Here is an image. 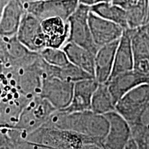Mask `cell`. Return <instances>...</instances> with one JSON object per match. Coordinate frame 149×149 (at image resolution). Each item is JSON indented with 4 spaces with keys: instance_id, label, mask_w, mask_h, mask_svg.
<instances>
[{
    "instance_id": "obj_1",
    "label": "cell",
    "mask_w": 149,
    "mask_h": 149,
    "mask_svg": "<svg viewBox=\"0 0 149 149\" xmlns=\"http://www.w3.org/2000/svg\"><path fill=\"white\" fill-rule=\"evenodd\" d=\"M42 126L70 130L104 141L109 128V122L104 115L89 110L68 113L55 111Z\"/></svg>"
},
{
    "instance_id": "obj_2",
    "label": "cell",
    "mask_w": 149,
    "mask_h": 149,
    "mask_svg": "<svg viewBox=\"0 0 149 149\" xmlns=\"http://www.w3.org/2000/svg\"><path fill=\"white\" fill-rule=\"evenodd\" d=\"M57 111L47 100L35 97L24 108L17 122L13 128L28 134L42 127L49 117Z\"/></svg>"
},
{
    "instance_id": "obj_3",
    "label": "cell",
    "mask_w": 149,
    "mask_h": 149,
    "mask_svg": "<svg viewBox=\"0 0 149 149\" xmlns=\"http://www.w3.org/2000/svg\"><path fill=\"white\" fill-rule=\"evenodd\" d=\"M91 6L79 3L77 8L68 19L69 36L67 42H72L88 50L95 55L99 48L95 44L88 24Z\"/></svg>"
},
{
    "instance_id": "obj_4",
    "label": "cell",
    "mask_w": 149,
    "mask_h": 149,
    "mask_svg": "<svg viewBox=\"0 0 149 149\" xmlns=\"http://www.w3.org/2000/svg\"><path fill=\"white\" fill-rule=\"evenodd\" d=\"M77 0H43L24 2L26 12L40 21L52 17H59L67 21L79 5Z\"/></svg>"
},
{
    "instance_id": "obj_5",
    "label": "cell",
    "mask_w": 149,
    "mask_h": 149,
    "mask_svg": "<svg viewBox=\"0 0 149 149\" xmlns=\"http://www.w3.org/2000/svg\"><path fill=\"white\" fill-rule=\"evenodd\" d=\"M149 102V84L132 89L115 104V111L132 124Z\"/></svg>"
},
{
    "instance_id": "obj_6",
    "label": "cell",
    "mask_w": 149,
    "mask_h": 149,
    "mask_svg": "<svg viewBox=\"0 0 149 149\" xmlns=\"http://www.w3.org/2000/svg\"><path fill=\"white\" fill-rule=\"evenodd\" d=\"M73 88L74 83L57 77H44L40 97L47 100L57 111H61L70 105Z\"/></svg>"
},
{
    "instance_id": "obj_7",
    "label": "cell",
    "mask_w": 149,
    "mask_h": 149,
    "mask_svg": "<svg viewBox=\"0 0 149 149\" xmlns=\"http://www.w3.org/2000/svg\"><path fill=\"white\" fill-rule=\"evenodd\" d=\"M17 38L30 51L40 53L46 47L41 21L26 12L17 33Z\"/></svg>"
},
{
    "instance_id": "obj_8",
    "label": "cell",
    "mask_w": 149,
    "mask_h": 149,
    "mask_svg": "<svg viewBox=\"0 0 149 149\" xmlns=\"http://www.w3.org/2000/svg\"><path fill=\"white\" fill-rule=\"evenodd\" d=\"M109 122V131L103 141L107 149H124L132 138V131L127 121L117 111L104 115Z\"/></svg>"
},
{
    "instance_id": "obj_9",
    "label": "cell",
    "mask_w": 149,
    "mask_h": 149,
    "mask_svg": "<svg viewBox=\"0 0 149 149\" xmlns=\"http://www.w3.org/2000/svg\"><path fill=\"white\" fill-rule=\"evenodd\" d=\"M88 24L95 44L98 48L119 40L124 29L115 22L106 19L90 11Z\"/></svg>"
},
{
    "instance_id": "obj_10",
    "label": "cell",
    "mask_w": 149,
    "mask_h": 149,
    "mask_svg": "<svg viewBox=\"0 0 149 149\" xmlns=\"http://www.w3.org/2000/svg\"><path fill=\"white\" fill-rule=\"evenodd\" d=\"M106 83L113 102L116 104L128 91L143 84H149V74L133 69L117 74Z\"/></svg>"
},
{
    "instance_id": "obj_11",
    "label": "cell",
    "mask_w": 149,
    "mask_h": 149,
    "mask_svg": "<svg viewBox=\"0 0 149 149\" xmlns=\"http://www.w3.org/2000/svg\"><path fill=\"white\" fill-rule=\"evenodd\" d=\"M41 24L45 37L46 47L61 48L65 45L69 36L68 21L59 17H52L42 20Z\"/></svg>"
},
{
    "instance_id": "obj_12",
    "label": "cell",
    "mask_w": 149,
    "mask_h": 149,
    "mask_svg": "<svg viewBox=\"0 0 149 149\" xmlns=\"http://www.w3.org/2000/svg\"><path fill=\"white\" fill-rule=\"evenodd\" d=\"M98 85L99 83L94 77L80 80L74 83L71 102L66 109L61 111L74 113L91 110L93 93Z\"/></svg>"
},
{
    "instance_id": "obj_13",
    "label": "cell",
    "mask_w": 149,
    "mask_h": 149,
    "mask_svg": "<svg viewBox=\"0 0 149 149\" xmlns=\"http://www.w3.org/2000/svg\"><path fill=\"white\" fill-rule=\"evenodd\" d=\"M5 61L3 64L13 66H23L31 64L36 61L40 53L30 51L24 46L17 36L3 38Z\"/></svg>"
},
{
    "instance_id": "obj_14",
    "label": "cell",
    "mask_w": 149,
    "mask_h": 149,
    "mask_svg": "<svg viewBox=\"0 0 149 149\" xmlns=\"http://www.w3.org/2000/svg\"><path fill=\"white\" fill-rule=\"evenodd\" d=\"M25 13L22 0H10L0 17V36L3 38L15 36Z\"/></svg>"
},
{
    "instance_id": "obj_15",
    "label": "cell",
    "mask_w": 149,
    "mask_h": 149,
    "mask_svg": "<svg viewBox=\"0 0 149 149\" xmlns=\"http://www.w3.org/2000/svg\"><path fill=\"white\" fill-rule=\"evenodd\" d=\"M119 40L101 46L95 53L94 78L99 84L107 82L111 77Z\"/></svg>"
},
{
    "instance_id": "obj_16",
    "label": "cell",
    "mask_w": 149,
    "mask_h": 149,
    "mask_svg": "<svg viewBox=\"0 0 149 149\" xmlns=\"http://www.w3.org/2000/svg\"><path fill=\"white\" fill-rule=\"evenodd\" d=\"M133 66L134 59L131 37L130 30L128 29L124 31L119 40L115 55L113 71L110 79L122 72L133 70Z\"/></svg>"
},
{
    "instance_id": "obj_17",
    "label": "cell",
    "mask_w": 149,
    "mask_h": 149,
    "mask_svg": "<svg viewBox=\"0 0 149 149\" xmlns=\"http://www.w3.org/2000/svg\"><path fill=\"white\" fill-rule=\"evenodd\" d=\"M129 30L133 52V69L149 74V43L141 28Z\"/></svg>"
},
{
    "instance_id": "obj_18",
    "label": "cell",
    "mask_w": 149,
    "mask_h": 149,
    "mask_svg": "<svg viewBox=\"0 0 149 149\" xmlns=\"http://www.w3.org/2000/svg\"><path fill=\"white\" fill-rule=\"evenodd\" d=\"M68 60L94 77L95 54L72 42H66L63 46Z\"/></svg>"
},
{
    "instance_id": "obj_19",
    "label": "cell",
    "mask_w": 149,
    "mask_h": 149,
    "mask_svg": "<svg viewBox=\"0 0 149 149\" xmlns=\"http://www.w3.org/2000/svg\"><path fill=\"white\" fill-rule=\"evenodd\" d=\"M91 11L97 15L115 22L128 29L127 11L111 2L96 3L91 6Z\"/></svg>"
},
{
    "instance_id": "obj_20",
    "label": "cell",
    "mask_w": 149,
    "mask_h": 149,
    "mask_svg": "<svg viewBox=\"0 0 149 149\" xmlns=\"http://www.w3.org/2000/svg\"><path fill=\"white\" fill-rule=\"evenodd\" d=\"M91 110L100 115H105L115 111V104L113 102L107 83L99 84L91 100Z\"/></svg>"
},
{
    "instance_id": "obj_21",
    "label": "cell",
    "mask_w": 149,
    "mask_h": 149,
    "mask_svg": "<svg viewBox=\"0 0 149 149\" xmlns=\"http://www.w3.org/2000/svg\"><path fill=\"white\" fill-rule=\"evenodd\" d=\"M149 0H140L135 8L127 11L128 29H139L148 23Z\"/></svg>"
},
{
    "instance_id": "obj_22",
    "label": "cell",
    "mask_w": 149,
    "mask_h": 149,
    "mask_svg": "<svg viewBox=\"0 0 149 149\" xmlns=\"http://www.w3.org/2000/svg\"><path fill=\"white\" fill-rule=\"evenodd\" d=\"M56 77L74 84L80 80L88 79L93 77L81 68L70 62L66 66L58 67Z\"/></svg>"
},
{
    "instance_id": "obj_23",
    "label": "cell",
    "mask_w": 149,
    "mask_h": 149,
    "mask_svg": "<svg viewBox=\"0 0 149 149\" xmlns=\"http://www.w3.org/2000/svg\"><path fill=\"white\" fill-rule=\"evenodd\" d=\"M134 139L149 136V102L133 124H130Z\"/></svg>"
},
{
    "instance_id": "obj_24",
    "label": "cell",
    "mask_w": 149,
    "mask_h": 149,
    "mask_svg": "<svg viewBox=\"0 0 149 149\" xmlns=\"http://www.w3.org/2000/svg\"><path fill=\"white\" fill-rule=\"evenodd\" d=\"M39 53L46 62L53 66L62 67L70 63L66 54L61 48L46 47Z\"/></svg>"
},
{
    "instance_id": "obj_25",
    "label": "cell",
    "mask_w": 149,
    "mask_h": 149,
    "mask_svg": "<svg viewBox=\"0 0 149 149\" xmlns=\"http://www.w3.org/2000/svg\"><path fill=\"white\" fill-rule=\"evenodd\" d=\"M140 0H111V3L119 6L121 8L128 11L138 4Z\"/></svg>"
},
{
    "instance_id": "obj_26",
    "label": "cell",
    "mask_w": 149,
    "mask_h": 149,
    "mask_svg": "<svg viewBox=\"0 0 149 149\" xmlns=\"http://www.w3.org/2000/svg\"><path fill=\"white\" fill-rule=\"evenodd\" d=\"M0 61L4 63L5 61V50H4V40L3 37L0 36Z\"/></svg>"
},
{
    "instance_id": "obj_27",
    "label": "cell",
    "mask_w": 149,
    "mask_h": 149,
    "mask_svg": "<svg viewBox=\"0 0 149 149\" xmlns=\"http://www.w3.org/2000/svg\"><path fill=\"white\" fill-rule=\"evenodd\" d=\"M141 29L149 43V23H147L144 26L141 27Z\"/></svg>"
},
{
    "instance_id": "obj_28",
    "label": "cell",
    "mask_w": 149,
    "mask_h": 149,
    "mask_svg": "<svg viewBox=\"0 0 149 149\" xmlns=\"http://www.w3.org/2000/svg\"><path fill=\"white\" fill-rule=\"evenodd\" d=\"M9 1H10V0H0V17H1V15L2 13L3 8H5V6Z\"/></svg>"
},
{
    "instance_id": "obj_29",
    "label": "cell",
    "mask_w": 149,
    "mask_h": 149,
    "mask_svg": "<svg viewBox=\"0 0 149 149\" xmlns=\"http://www.w3.org/2000/svg\"><path fill=\"white\" fill-rule=\"evenodd\" d=\"M79 1V3H82V4L91 6L95 4V1L94 0H77Z\"/></svg>"
},
{
    "instance_id": "obj_30",
    "label": "cell",
    "mask_w": 149,
    "mask_h": 149,
    "mask_svg": "<svg viewBox=\"0 0 149 149\" xmlns=\"http://www.w3.org/2000/svg\"><path fill=\"white\" fill-rule=\"evenodd\" d=\"M95 3L100 2H111V0H94Z\"/></svg>"
},
{
    "instance_id": "obj_31",
    "label": "cell",
    "mask_w": 149,
    "mask_h": 149,
    "mask_svg": "<svg viewBox=\"0 0 149 149\" xmlns=\"http://www.w3.org/2000/svg\"><path fill=\"white\" fill-rule=\"evenodd\" d=\"M43 1V0H22L23 2H29V1Z\"/></svg>"
}]
</instances>
